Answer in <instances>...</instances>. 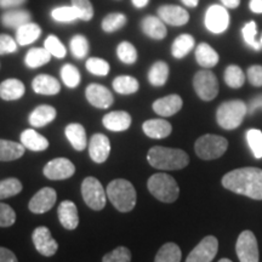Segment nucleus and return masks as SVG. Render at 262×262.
<instances>
[{"mask_svg":"<svg viewBox=\"0 0 262 262\" xmlns=\"http://www.w3.org/2000/svg\"><path fill=\"white\" fill-rule=\"evenodd\" d=\"M222 186L237 194L262 201V170L258 168L232 170L222 178Z\"/></svg>","mask_w":262,"mask_h":262,"instance_id":"f257e3e1","label":"nucleus"},{"mask_svg":"<svg viewBox=\"0 0 262 262\" xmlns=\"http://www.w3.org/2000/svg\"><path fill=\"white\" fill-rule=\"evenodd\" d=\"M147 160L156 169L180 170L188 165L189 157L182 149L155 146L148 150Z\"/></svg>","mask_w":262,"mask_h":262,"instance_id":"f03ea898","label":"nucleus"},{"mask_svg":"<svg viewBox=\"0 0 262 262\" xmlns=\"http://www.w3.org/2000/svg\"><path fill=\"white\" fill-rule=\"evenodd\" d=\"M107 198L114 208L120 212H129L136 205V191L133 183L127 180L117 179L108 183Z\"/></svg>","mask_w":262,"mask_h":262,"instance_id":"7ed1b4c3","label":"nucleus"},{"mask_svg":"<svg viewBox=\"0 0 262 262\" xmlns=\"http://www.w3.org/2000/svg\"><path fill=\"white\" fill-rule=\"evenodd\" d=\"M248 106L241 100H231L221 103L216 112L217 124L225 130H234L243 123Z\"/></svg>","mask_w":262,"mask_h":262,"instance_id":"20e7f679","label":"nucleus"},{"mask_svg":"<svg viewBox=\"0 0 262 262\" xmlns=\"http://www.w3.org/2000/svg\"><path fill=\"white\" fill-rule=\"evenodd\" d=\"M147 187L150 194L163 203H173L180 194L178 182L168 173L152 175L147 182Z\"/></svg>","mask_w":262,"mask_h":262,"instance_id":"39448f33","label":"nucleus"},{"mask_svg":"<svg viewBox=\"0 0 262 262\" xmlns=\"http://www.w3.org/2000/svg\"><path fill=\"white\" fill-rule=\"evenodd\" d=\"M227 147L228 141L225 137L208 134V135L199 137L195 141L194 149L196 156L201 159L212 160L220 158L226 150H227Z\"/></svg>","mask_w":262,"mask_h":262,"instance_id":"423d86ee","label":"nucleus"},{"mask_svg":"<svg viewBox=\"0 0 262 262\" xmlns=\"http://www.w3.org/2000/svg\"><path fill=\"white\" fill-rule=\"evenodd\" d=\"M81 195L86 205L93 210L100 211L106 206L107 193L96 178L89 176L84 180L81 183Z\"/></svg>","mask_w":262,"mask_h":262,"instance_id":"0eeeda50","label":"nucleus"},{"mask_svg":"<svg viewBox=\"0 0 262 262\" xmlns=\"http://www.w3.org/2000/svg\"><path fill=\"white\" fill-rule=\"evenodd\" d=\"M193 88L201 100L211 101L219 94L217 78L211 71H199L193 78Z\"/></svg>","mask_w":262,"mask_h":262,"instance_id":"6e6552de","label":"nucleus"},{"mask_svg":"<svg viewBox=\"0 0 262 262\" xmlns=\"http://www.w3.org/2000/svg\"><path fill=\"white\" fill-rule=\"evenodd\" d=\"M205 27L214 34H221L227 31L229 26V15L224 5H211L205 12Z\"/></svg>","mask_w":262,"mask_h":262,"instance_id":"1a4fd4ad","label":"nucleus"},{"mask_svg":"<svg viewBox=\"0 0 262 262\" xmlns=\"http://www.w3.org/2000/svg\"><path fill=\"white\" fill-rule=\"evenodd\" d=\"M235 251L241 262H258V245L253 232L244 231L239 234Z\"/></svg>","mask_w":262,"mask_h":262,"instance_id":"9d476101","label":"nucleus"},{"mask_svg":"<svg viewBox=\"0 0 262 262\" xmlns=\"http://www.w3.org/2000/svg\"><path fill=\"white\" fill-rule=\"evenodd\" d=\"M219 250V241L214 235H208L199 243L186 258V262H211Z\"/></svg>","mask_w":262,"mask_h":262,"instance_id":"9b49d317","label":"nucleus"},{"mask_svg":"<svg viewBox=\"0 0 262 262\" xmlns=\"http://www.w3.org/2000/svg\"><path fill=\"white\" fill-rule=\"evenodd\" d=\"M32 239L37 251L42 256L50 257L57 253V242L52 238L50 229L45 227V226H40V227L35 228L32 234Z\"/></svg>","mask_w":262,"mask_h":262,"instance_id":"f8f14e48","label":"nucleus"},{"mask_svg":"<svg viewBox=\"0 0 262 262\" xmlns=\"http://www.w3.org/2000/svg\"><path fill=\"white\" fill-rule=\"evenodd\" d=\"M42 172L49 180H67L74 175L75 166L70 159L55 158L45 165Z\"/></svg>","mask_w":262,"mask_h":262,"instance_id":"ddd939ff","label":"nucleus"},{"mask_svg":"<svg viewBox=\"0 0 262 262\" xmlns=\"http://www.w3.org/2000/svg\"><path fill=\"white\" fill-rule=\"evenodd\" d=\"M85 97L91 106L107 110L114 103L113 94L106 86L101 84H90L85 90Z\"/></svg>","mask_w":262,"mask_h":262,"instance_id":"4468645a","label":"nucleus"},{"mask_svg":"<svg viewBox=\"0 0 262 262\" xmlns=\"http://www.w3.org/2000/svg\"><path fill=\"white\" fill-rule=\"evenodd\" d=\"M57 198V193L54 188L44 187L38 191L32 199L29 201L28 209L34 214H45L51 210L52 206L55 205Z\"/></svg>","mask_w":262,"mask_h":262,"instance_id":"2eb2a0df","label":"nucleus"},{"mask_svg":"<svg viewBox=\"0 0 262 262\" xmlns=\"http://www.w3.org/2000/svg\"><path fill=\"white\" fill-rule=\"evenodd\" d=\"M158 17L164 24L180 27L185 26L189 21V14L187 10L178 5H162L158 8Z\"/></svg>","mask_w":262,"mask_h":262,"instance_id":"dca6fc26","label":"nucleus"},{"mask_svg":"<svg viewBox=\"0 0 262 262\" xmlns=\"http://www.w3.org/2000/svg\"><path fill=\"white\" fill-rule=\"evenodd\" d=\"M111 153V142L103 134H95L89 142V155L95 163L106 162Z\"/></svg>","mask_w":262,"mask_h":262,"instance_id":"f3484780","label":"nucleus"},{"mask_svg":"<svg viewBox=\"0 0 262 262\" xmlns=\"http://www.w3.org/2000/svg\"><path fill=\"white\" fill-rule=\"evenodd\" d=\"M183 101L179 95H169V96L158 98L153 102V111L160 117H171L182 108Z\"/></svg>","mask_w":262,"mask_h":262,"instance_id":"a211bd4d","label":"nucleus"},{"mask_svg":"<svg viewBox=\"0 0 262 262\" xmlns=\"http://www.w3.org/2000/svg\"><path fill=\"white\" fill-rule=\"evenodd\" d=\"M141 31L147 37L153 39V40H163L168 34V29L165 27V24L156 16H146L141 21Z\"/></svg>","mask_w":262,"mask_h":262,"instance_id":"6ab92c4d","label":"nucleus"},{"mask_svg":"<svg viewBox=\"0 0 262 262\" xmlns=\"http://www.w3.org/2000/svg\"><path fill=\"white\" fill-rule=\"evenodd\" d=\"M33 91L35 94L54 96L61 91V84L56 78L49 74H39L32 81Z\"/></svg>","mask_w":262,"mask_h":262,"instance_id":"aec40b11","label":"nucleus"},{"mask_svg":"<svg viewBox=\"0 0 262 262\" xmlns=\"http://www.w3.org/2000/svg\"><path fill=\"white\" fill-rule=\"evenodd\" d=\"M58 220L66 229H75L79 225V216H78L77 205L71 201L62 202L57 209Z\"/></svg>","mask_w":262,"mask_h":262,"instance_id":"412c9836","label":"nucleus"},{"mask_svg":"<svg viewBox=\"0 0 262 262\" xmlns=\"http://www.w3.org/2000/svg\"><path fill=\"white\" fill-rule=\"evenodd\" d=\"M102 124L107 130L116 131H125L131 125V116L124 111H114V112L107 113L102 118Z\"/></svg>","mask_w":262,"mask_h":262,"instance_id":"4be33fe9","label":"nucleus"},{"mask_svg":"<svg viewBox=\"0 0 262 262\" xmlns=\"http://www.w3.org/2000/svg\"><path fill=\"white\" fill-rule=\"evenodd\" d=\"M143 133L150 139H165L172 131V126L165 119H149L146 120L142 125Z\"/></svg>","mask_w":262,"mask_h":262,"instance_id":"5701e85b","label":"nucleus"},{"mask_svg":"<svg viewBox=\"0 0 262 262\" xmlns=\"http://www.w3.org/2000/svg\"><path fill=\"white\" fill-rule=\"evenodd\" d=\"M57 116L56 110L49 104L35 107L28 117V122L33 127H42L50 124Z\"/></svg>","mask_w":262,"mask_h":262,"instance_id":"b1692460","label":"nucleus"},{"mask_svg":"<svg viewBox=\"0 0 262 262\" xmlns=\"http://www.w3.org/2000/svg\"><path fill=\"white\" fill-rule=\"evenodd\" d=\"M31 12L24 9H9L2 15V24L8 28L17 29L28 22H32Z\"/></svg>","mask_w":262,"mask_h":262,"instance_id":"393cba45","label":"nucleus"},{"mask_svg":"<svg viewBox=\"0 0 262 262\" xmlns=\"http://www.w3.org/2000/svg\"><path fill=\"white\" fill-rule=\"evenodd\" d=\"M26 93L25 84L21 80L10 78L0 84V98L4 101L19 100Z\"/></svg>","mask_w":262,"mask_h":262,"instance_id":"a878e982","label":"nucleus"},{"mask_svg":"<svg viewBox=\"0 0 262 262\" xmlns=\"http://www.w3.org/2000/svg\"><path fill=\"white\" fill-rule=\"evenodd\" d=\"M21 143L33 152H41L49 147V141L34 129H27L21 134Z\"/></svg>","mask_w":262,"mask_h":262,"instance_id":"bb28decb","label":"nucleus"},{"mask_svg":"<svg viewBox=\"0 0 262 262\" xmlns=\"http://www.w3.org/2000/svg\"><path fill=\"white\" fill-rule=\"evenodd\" d=\"M41 35V27L34 22H28L16 29V41L21 47L31 45Z\"/></svg>","mask_w":262,"mask_h":262,"instance_id":"cd10ccee","label":"nucleus"},{"mask_svg":"<svg viewBox=\"0 0 262 262\" xmlns=\"http://www.w3.org/2000/svg\"><path fill=\"white\" fill-rule=\"evenodd\" d=\"M64 134L67 140L74 149L84 150L86 148V133H85L84 126L81 124L72 123L70 125L66 126Z\"/></svg>","mask_w":262,"mask_h":262,"instance_id":"c85d7f7f","label":"nucleus"},{"mask_svg":"<svg viewBox=\"0 0 262 262\" xmlns=\"http://www.w3.org/2000/svg\"><path fill=\"white\" fill-rule=\"evenodd\" d=\"M25 146L22 143L9 140H0V162H12L25 155Z\"/></svg>","mask_w":262,"mask_h":262,"instance_id":"c756f323","label":"nucleus"},{"mask_svg":"<svg viewBox=\"0 0 262 262\" xmlns=\"http://www.w3.org/2000/svg\"><path fill=\"white\" fill-rule=\"evenodd\" d=\"M219 54L206 42H202L195 49V60L203 68H212L217 64Z\"/></svg>","mask_w":262,"mask_h":262,"instance_id":"7c9ffc66","label":"nucleus"},{"mask_svg":"<svg viewBox=\"0 0 262 262\" xmlns=\"http://www.w3.org/2000/svg\"><path fill=\"white\" fill-rule=\"evenodd\" d=\"M51 55L45 48H32L29 49L25 56V64L31 70L42 67L51 60Z\"/></svg>","mask_w":262,"mask_h":262,"instance_id":"2f4dec72","label":"nucleus"},{"mask_svg":"<svg viewBox=\"0 0 262 262\" xmlns=\"http://www.w3.org/2000/svg\"><path fill=\"white\" fill-rule=\"evenodd\" d=\"M194 48V38L191 34H181L175 39L171 45V55L178 60L187 56Z\"/></svg>","mask_w":262,"mask_h":262,"instance_id":"473e14b6","label":"nucleus"},{"mask_svg":"<svg viewBox=\"0 0 262 262\" xmlns=\"http://www.w3.org/2000/svg\"><path fill=\"white\" fill-rule=\"evenodd\" d=\"M169 78V66L164 61H157L148 71V81L150 85L160 88L165 85Z\"/></svg>","mask_w":262,"mask_h":262,"instance_id":"72a5a7b5","label":"nucleus"},{"mask_svg":"<svg viewBox=\"0 0 262 262\" xmlns=\"http://www.w3.org/2000/svg\"><path fill=\"white\" fill-rule=\"evenodd\" d=\"M113 89L120 95H133L139 91L140 83L131 75H119L113 80Z\"/></svg>","mask_w":262,"mask_h":262,"instance_id":"f704fd0d","label":"nucleus"},{"mask_svg":"<svg viewBox=\"0 0 262 262\" xmlns=\"http://www.w3.org/2000/svg\"><path fill=\"white\" fill-rule=\"evenodd\" d=\"M127 17L123 12H111L101 21V28L106 33H114L126 25Z\"/></svg>","mask_w":262,"mask_h":262,"instance_id":"c9c22d12","label":"nucleus"},{"mask_svg":"<svg viewBox=\"0 0 262 262\" xmlns=\"http://www.w3.org/2000/svg\"><path fill=\"white\" fill-rule=\"evenodd\" d=\"M181 249L175 243H166L159 249L155 262H181Z\"/></svg>","mask_w":262,"mask_h":262,"instance_id":"e433bc0d","label":"nucleus"},{"mask_svg":"<svg viewBox=\"0 0 262 262\" xmlns=\"http://www.w3.org/2000/svg\"><path fill=\"white\" fill-rule=\"evenodd\" d=\"M51 18L58 24H73L79 19V16H78L77 10L72 5H62L51 10Z\"/></svg>","mask_w":262,"mask_h":262,"instance_id":"4c0bfd02","label":"nucleus"},{"mask_svg":"<svg viewBox=\"0 0 262 262\" xmlns=\"http://www.w3.org/2000/svg\"><path fill=\"white\" fill-rule=\"evenodd\" d=\"M70 49L72 55L77 60H83L89 54L90 45L89 41H88V38L83 34H75L74 37H72L70 41Z\"/></svg>","mask_w":262,"mask_h":262,"instance_id":"58836bf2","label":"nucleus"},{"mask_svg":"<svg viewBox=\"0 0 262 262\" xmlns=\"http://www.w3.org/2000/svg\"><path fill=\"white\" fill-rule=\"evenodd\" d=\"M225 81L232 89H239L245 83L244 72L242 71L241 67L235 64L228 66L225 71Z\"/></svg>","mask_w":262,"mask_h":262,"instance_id":"ea45409f","label":"nucleus"},{"mask_svg":"<svg viewBox=\"0 0 262 262\" xmlns=\"http://www.w3.org/2000/svg\"><path fill=\"white\" fill-rule=\"evenodd\" d=\"M61 78L63 84L70 89H75L80 84V72L77 67L71 63H66L61 68Z\"/></svg>","mask_w":262,"mask_h":262,"instance_id":"a19ab883","label":"nucleus"},{"mask_svg":"<svg viewBox=\"0 0 262 262\" xmlns=\"http://www.w3.org/2000/svg\"><path fill=\"white\" fill-rule=\"evenodd\" d=\"M117 56L125 64H134L137 61V50L130 41H122L117 47Z\"/></svg>","mask_w":262,"mask_h":262,"instance_id":"79ce46f5","label":"nucleus"},{"mask_svg":"<svg viewBox=\"0 0 262 262\" xmlns=\"http://www.w3.org/2000/svg\"><path fill=\"white\" fill-rule=\"evenodd\" d=\"M22 183L19 180L15 178H10L0 181V201L11 196L17 195L22 191Z\"/></svg>","mask_w":262,"mask_h":262,"instance_id":"37998d69","label":"nucleus"},{"mask_svg":"<svg viewBox=\"0 0 262 262\" xmlns=\"http://www.w3.org/2000/svg\"><path fill=\"white\" fill-rule=\"evenodd\" d=\"M85 67L89 73L97 75V77H106L110 73L111 66L106 60L100 57H90L85 62Z\"/></svg>","mask_w":262,"mask_h":262,"instance_id":"c03bdc74","label":"nucleus"},{"mask_svg":"<svg viewBox=\"0 0 262 262\" xmlns=\"http://www.w3.org/2000/svg\"><path fill=\"white\" fill-rule=\"evenodd\" d=\"M248 145L255 158H262V131L258 129H249L247 133Z\"/></svg>","mask_w":262,"mask_h":262,"instance_id":"a18cd8bd","label":"nucleus"},{"mask_svg":"<svg viewBox=\"0 0 262 262\" xmlns=\"http://www.w3.org/2000/svg\"><path fill=\"white\" fill-rule=\"evenodd\" d=\"M71 5L77 10L79 19L84 22H89L93 19L95 11L90 0H71Z\"/></svg>","mask_w":262,"mask_h":262,"instance_id":"49530a36","label":"nucleus"},{"mask_svg":"<svg viewBox=\"0 0 262 262\" xmlns=\"http://www.w3.org/2000/svg\"><path fill=\"white\" fill-rule=\"evenodd\" d=\"M44 48L50 52L51 56L56 58H63L67 55V50H66L64 45L62 44L60 39L56 35L50 34L44 41Z\"/></svg>","mask_w":262,"mask_h":262,"instance_id":"de8ad7c7","label":"nucleus"},{"mask_svg":"<svg viewBox=\"0 0 262 262\" xmlns=\"http://www.w3.org/2000/svg\"><path fill=\"white\" fill-rule=\"evenodd\" d=\"M242 34H243L244 41L247 42L250 48H253L254 50L260 51L262 47L260 44V41L256 39V34H257V28H256V24L254 21L248 22L245 24V26L242 29Z\"/></svg>","mask_w":262,"mask_h":262,"instance_id":"09e8293b","label":"nucleus"},{"mask_svg":"<svg viewBox=\"0 0 262 262\" xmlns=\"http://www.w3.org/2000/svg\"><path fill=\"white\" fill-rule=\"evenodd\" d=\"M131 251L125 247H118L111 253L106 254L102 258V262H130Z\"/></svg>","mask_w":262,"mask_h":262,"instance_id":"8fccbe9b","label":"nucleus"},{"mask_svg":"<svg viewBox=\"0 0 262 262\" xmlns=\"http://www.w3.org/2000/svg\"><path fill=\"white\" fill-rule=\"evenodd\" d=\"M16 222V212L8 204L0 203V227H10Z\"/></svg>","mask_w":262,"mask_h":262,"instance_id":"3c124183","label":"nucleus"},{"mask_svg":"<svg viewBox=\"0 0 262 262\" xmlns=\"http://www.w3.org/2000/svg\"><path fill=\"white\" fill-rule=\"evenodd\" d=\"M18 44L16 39L8 34H0V55L14 54L17 51Z\"/></svg>","mask_w":262,"mask_h":262,"instance_id":"603ef678","label":"nucleus"},{"mask_svg":"<svg viewBox=\"0 0 262 262\" xmlns=\"http://www.w3.org/2000/svg\"><path fill=\"white\" fill-rule=\"evenodd\" d=\"M249 83L254 86H262V66H251L248 70Z\"/></svg>","mask_w":262,"mask_h":262,"instance_id":"864d4df0","label":"nucleus"},{"mask_svg":"<svg viewBox=\"0 0 262 262\" xmlns=\"http://www.w3.org/2000/svg\"><path fill=\"white\" fill-rule=\"evenodd\" d=\"M0 262H18L16 255L9 249L0 247Z\"/></svg>","mask_w":262,"mask_h":262,"instance_id":"5fc2aeb1","label":"nucleus"},{"mask_svg":"<svg viewBox=\"0 0 262 262\" xmlns=\"http://www.w3.org/2000/svg\"><path fill=\"white\" fill-rule=\"evenodd\" d=\"M257 110H262V95H257L256 97H254L250 101L248 106V113L254 114Z\"/></svg>","mask_w":262,"mask_h":262,"instance_id":"6e6d98bb","label":"nucleus"},{"mask_svg":"<svg viewBox=\"0 0 262 262\" xmlns=\"http://www.w3.org/2000/svg\"><path fill=\"white\" fill-rule=\"evenodd\" d=\"M27 0H0V8L2 9H15L17 6L25 4Z\"/></svg>","mask_w":262,"mask_h":262,"instance_id":"4d7b16f0","label":"nucleus"},{"mask_svg":"<svg viewBox=\"0 0 262 262\" xmlns=\"http://www.w3.org/2000/svg\"><path fill=\"white\" fill-rule=\"evenodd\" d=\"M249 8L255 14H262V0H250Z\"/></svg>","mask_w":262,"mask_h":262,"instance_id":"13d9d810","label":"nucleus"},{"mask_svg":"<svg viewBox=\"0 0 262 262\" xmlns=\"http://www.w3.org/2000/svg\"><path fill=\"white\" fill-rule=\"evenodd\" d=\"M220 2L227 9H235L241 4V0H220Z\"/></svg>","mask_w":262,"mask_h":262,"instance_id":"bf43d9fd","label":"nucleus"},{"mask_svg":"<svg viewBox=\"0 0 262 262\" xmlns=\"http://www.w3.org/2000/svg\"><path fill=\"white\" fill-rule=\"evenodd\" d=\"M149 0H131V4L135 6L136 9H143L148 5Z\"/></svg>","mask_w":262,"mask_h":262,"instance_id":"052dcab7","label":"nucleus"},{"mask_svg":"<svg viewBox=\"0 0 262 262\" xmlns=\"http://www.w3.org/2000/svg\"><path fill=\"white\" fill-rule=\"evenodd\" d=\"M181 2L187 6V8H195V6L198 5L199 0H181Z\"/></svg>","mask_w":262,"mask_h":262,"instance_id":"680f3d73","label":"nucleus"},{"mask_svg":"<svg viewBox=\"0 0 262 262\" xmlns=\"http://www.w3.org/2000/svg\"><path fill=\"white\" fill-rule=\"evenodd\" d=\"M219 262H232V261L228 260V258H221V260L219 261Z\"/></svg>","mask_w":262,"mask_h":262,"instance_id":"e2e57ef3","label":"nucleus"},{"mask_svg":"<svg viewBox=\"0 0 262 262\" xmlns=\"http://www.w3.org/2000/svg\"><path fill=\"white\" fill-rule=\"evenodd\" d=\"M258 41H260V44H261V47H262V35H261V38L258 39Z\"/></svg>","mask_w":262,"mask_h":262,"instance_id":"0e129e2a","label":"nucleus"}]
</instances>
